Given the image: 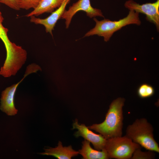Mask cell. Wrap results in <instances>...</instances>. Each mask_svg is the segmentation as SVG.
<instances>
[{"label":"cell","mask_w":159,"mask_h":159,"mask_svg":"<svg viewBox=\"0 0 159 159\" xmlns=\"http://www.w3.org/2000/svg\"><path fill=\"white\" fill-rule=\"evenodd\" d=\"M125 99L118 97L113 100L109 106L104 121L87 127L98 132L105 138L122 136L123 115L122 107Z\"/></svg>","instance_id":"cell-1"},{"label":"cell","mask_w":159,"mask_h":159,"mask_svg":"<svg viewBox=\"0 0 159 159\" xmlns=\"http://www.w3.org/2000/svg\"><path fill=\"white\" fill-rule=\"evenodd\" d=\"M93 20L96 23L95 26L87 32L84 37L97 35L103 37L106 42L109 40L115 32L122 27L131 24L139 26L141 24L139 13L131 10L129 11L126 17L118 21H112L105 19L99 21L95 17Z\"/></svg>","instance_id":"cell-2"},{"label":"cell","mask_w":159,"mask_h":159,"mask_svg":"<svg viewBox=\"0 0 159 159\" xmlns=\"http://www.w3.org/2000/svg\"><path fill=\"white\" fill-rule=\"evenodd\" d=\"M153 130L146 119L141 118L127 126L125 136L146 150L159 153V145L154 138Z\"/></svg>","instance_id":"cell-3"},{"label":"cell","mask_w":159,"mask_h":159,"mask_svg":"<svg viewBox=\"0 0 159 159\" xmlns=\"http://www.w3.org/2000/svg\"><path fill=\"white\" fill-rule=\"evenodd\" d=\"M140 147L125 135L106 139L104 148L109 158L129 159L135 150Z\"/></svg>","instance_id":"cell-4"},{"label":"cell","mask_w":159,"mask_h":159,"mask_svg":"<svg viewBox=\"0 0 159 159\" xmlns=\"http://www.w3.org/2000/svg\"><path fill=\"white\" fill-rule=\"evenodd\" d=\"M125 7L129 11L145 14L146 19L155 25L158 31L159 29V0L151 3H148L140 4L133 0L126 1Z\"/></svg>","instance_id":"cell-5"},{"label":"cell","mask_w":159,"mask_h":159,"mask_svg":"<svg viewBox=\"0 0 159 159\" xmlns=\"http://www.w3.org/2000/svg\"><path fill=\"white\" fill-rule=\"evenodd\" d=\"M85 12L87 16L90 18L96 16L104 17L101 11L93 8L91 5L90 0H79L65 10L61 18L65 20L66 28H68L73 16L78 11Z\"/></svg>","instance_id":"cell-6"},{"label":"cell","mask_w":159,"mask_h":159,"mask_svg":"<svg viewBox=\"0 0 159 159\" xmlns=\"http://www.w3.org/2000/svg\"><path fill=\"white\" fill-rule=\"evenodd\" d=\"M31 74V71L26 70L23 78L17 84L7 87L1 93L0 109L9 115H14L17 114L18 110L14 104V97L17 88L19 84L28 75Z\"/></svg>","instance_id":"cell-7"},{"label":"cell","mask_w":159,"mask_h":159,"mask_svg":"<svg viewBox=\"0 0 159 159\" xmlns=\"http://www.w3.org/2000/svg\"><path fill=\"white\" fill-rule=\"evenodd\" d=\"M73 129L78 130L75 134L76 137L82 136L91 142L95 149L100 151L104 148L106 139L101 134L94 133L84 124H79L77 120H76L73 123Z\"/></svg>","instance_id":"cell-8"},{"label":"cell","mask_w":159,"mask_h":159,"mask_svg":"<svg viewBox=\"0 0 159 159\" xmlns=\"http://www.w3.org/2000/svg\"><path fill=\"white\" fill-rule=\"evenodd\" d=\"M71 0H64L61 5L48 17L44 19L38 18L34 16H31L30 21L36 24L44 26L47 32L52 35V31L57 21L61 17L65 10V8Z\"/></svg>","instance_id":"cell-9"},{"label":"cell","mask_w":159,"mask_h":159,"mask_svg":"<svg viewBox=\"0 0 159 159\" xmlns=\"http://www.w3.org/2000/svg\"><path fill=\"white\" fill-rule=\"evenodd\" d=\"M44 150L45 152L40 153L41 154L53 156L59 159H70L79 154V152L73 150L71 145L63 147L60 141L56 147Z\"/></svg>","instance_id":"cell-10"},{"label":"cell","mask_w":159,"mask_h":159,"mask_svg":"<svg viewBox=\"0 0 159 159\" xmlns=\"http://www.w3.org/2000/svg\"><path fill=\"white\" fill-rule=\"evenodd\" d=\"M90 142L85 140L82 142L81 149L79 150V154L84 159H108L109 157L105 148L101 151L95 150L90 145Z\"/></svg>","instance_id":"cell-11"},{"label":"cell","mask_w":159,"mask_h":159,"mask_svg":"<svg viewBox=\"0 0 159 159\" xmlns=\"http://www.w3.org/2000/svg\"><path fill=\"white\" fill-rule=\"evenodd\" d=\"M64 0H42L38 6L25 16H38L45 13H52L58 8Z\"/></svg>","instance_id":"cell-12"},{"label":"cell","mask_w":159,"mask_h":159,"mask_svg":"<svg viewBox=\"0 0 159 159\" xmlns=\"http://www.w3.org/2000/svg\"><path fill=\"white\" fill-rule=\"evenodd\" d=\"M155 92L154 88L152 86L147 83H143L138 88L137 93L140 98L143 99L152 96Z\"/></svg>","instance_id":"cell-13"},{"label":"cell","mask_w":159,"mask_h":159,"mask_svg":"<svg viewBox=\"0 0 159 159\" xmlns=\"http://www.w3.org/2000/svg\"><path fill=\"white\" fill-rule=\"evenodd\" d=\"M153 152L150 150L147 152L142 151L140 146L135 150L131 159H153L155 158V154Z\"/></svg>","instance_id":"cell-14"},{"label":"cell","mask_w":159,"mask_h":159,"mask_svg":"<svg viewBox=\"0 0 159 159\" xmlns=\"http://www.w3.org/2000/svg\"><path fill=\"white\" fill-rule=\"evenodd\" d=\"M42 0H17L20 9L28 10L36 8Z\"/></svg>","instance_id":"cell-15"},{"label":"cell","mask_w":159,"mask_h":159,"mask_svg":"<svg viewBox=\"0 0 159 159\" xmlns=\"http://www.w3.org/2000/svg\"><path fill=\"white\" fill-rule=\"evenodd\" d=\"M3 20L4 18L0 11V38L4 43V45H6L9 44L11 41L7 36L8 29L5 27L3 25L2 23Z\"/></svg>","instance_id":"cell-16"},{"label":"cell","mask_w":159,"mask_h":159,"mask_svg":"<svg viewBox=\"0 0 159 159\" xmlns=\"http://www.w3.org/2000/svg\"><path fill=\"white\" fill-rule=\"evenodd\" d=\"M0 3L16 10L18 11L20 9L18 5L17 0H0Z\"/></svg>","instance_id":"cell-17"}]
</instances>
